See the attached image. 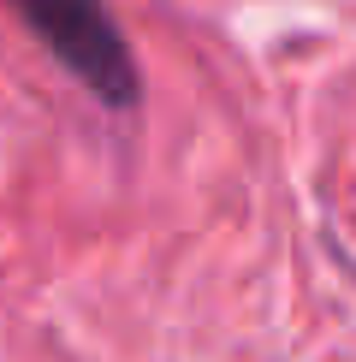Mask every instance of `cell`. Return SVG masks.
<instances>
[{
    "mask_svg": "<svg viewBox=\"0 0 356 362\" xmlns=\"http://www.w3.org/2000/svg\"><path fill=\"white\" fill-rule=\"evenodd\" d=\"M12 12L30 24V36L107 107H137V59L119 36L107 0H12Z\"/></svg>",
    "mask_w": 356,
    "mask_h": 362,
    "instance_id": "cell-1",
    "label": "cell"
}]
</instances>
